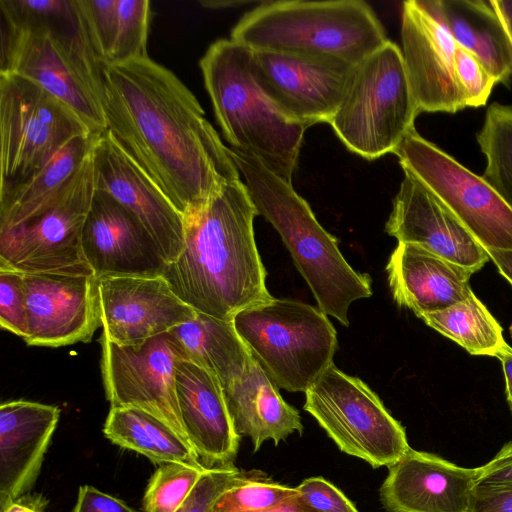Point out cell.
I'll return each instance as SVG.
<instances>
[{"instance_id":"cell-1","label":"cell","mask_w":512,"mask_h":512,"mask_svg":"<svg viewBox=\"0 0 512 512\" xmlns=\"http://www.w3.org/2000/svg\"><path fill=\"white\" fill-rule=\"evenodd\" d=\"M106 130L185 215L240 180L195 95L148 56L101 65Z\"/></svg>"},{"instance_id":"cell-2","label":"cell","mask_w":512,"mask_h":512,"mask_svg":"<svg viewBox=\"0 0 512 512\" xmlns=\"http://www.w3.org/2000/svg\"><path fill=\"white\" fill-rule=\"evenodd\" d=\"M257 215L241 179L183 215V249L162 276L185 304L231 321L239 311L272 298L254 238Z\"/></svg>"},{"instance_id":"cell-3","label":"cell","mask_w":512,"mask_h":512,"mask_svg":"<svg viewBox=\"0 0 512 512\" xmlns=\"http://www.w3.org/2000/svg\"><path fill=\"white\" fill-rule=\"evenodd\" d=\"M258 215L279 233L318 308L348 326L352 302L372 295L371 277L354 270L309 204L256 157L229 147Z\"/></svg>"},{"instance_id":"cell-4","label":"cell","mask_w":512,"mask_h":512,"mask_svg":"<svg viewBox=\"0 0 512 512\" xmlns=\"http://www.w3.org/2000/svg\"><path fill=\"white\" fill-rule=\"evenodd\" d=\"M252 51L229 39L200 60L216 120L230 147L250 154L292 184L306 125L287 116L257 81Z\"/></svg>"},{"instance_id":"cell-5","label":"cell","mask_w":512,"mask_h":512,"mask_svg":"<svg viewBox=\"0 0 512 512\" xmlns=\"http://www.w3.org/2000/svg\"><path fill=\"white\" fill-rule=\"evenodd\" d=\"M230 38L251 50L335 58L352 65L388 41L377 15L362 0L263 2L242 16Z\"/></svg>"},{"instance_id":"cell-6","label":"cell","mask_w":512,"mask_h":512,"mask_svg":"<svg viewBox=\"0 0 512 512\" xmlns=\"http://www.w3.org/2000/svg\"><path fill=\"white\" fill-rule=\"evenodd\" d=\"M231 321L248 352L279 388L305 393L333 364L336 330L318 307L272 297L239 311Z\"/></svg>"},{"instance_id":"cell-7","label":"cell","mask_w":512,"mask_h":512,"mask_svg":"<svg viewBox=\"0 0 512 512\" xmlns=\"http://www.w3.org/2000/svg\"><path fill=\"white\" fill-rule=\"evenodd\" d=\"M419 113L401 49L388 40L353 67L329 124L350 151L373 160L394 153Z\"/></svg>"},{"instance_id":"cell-8","label":"cell","mask_w":512,"mask_h":512,"mask_svg":"<svg viewBox=\"0 0 512 512\" xmlns=\"http://www.w3.org/2000/svg\"><path fill=\"white\" fill-rule=\"evenodd\" d=\"M1 47V71L18 74L44 88L71 108L91 133L106 131L102 64L84 21L75 28L5 27Z\"/></svg>"},{"instance_id":"cell-9","label":"cell","mask_w":512,"mask_h":512,"mask_svg":"<svg viewBox=\"0 0 512 512\" xmlns=\"http://www.w3.org/2000/svg\"><path fill=\"white\" fill-rule=\"evenodd\" d=\"M91 134L44 88L0 70V194L36 174L72 139Z\"/></svg>"},{"instance_id":"cell-10","label":"cell","mask_w":512,"mask_h":512,"mask_svg":"<svg viewBox=\"0 0 512 512\" xmlns=\"http://www.w3.org/2000/svg\"><path fill=\"white\" fill-rule=\"evenodd\" d=\"M94 191L91 151L51 205L0 231V269L23 274L94 275L81 243Z\"/></svg>"},{"instance_id":"cell-11","label":"cell","mask_w":512,"mask_h":512,"mask_svg":"<svg viewBox=\"0 0 512 512\" xmlns=\"http://www.w3.org/2000/svg\"><path fill=\"white\" fill-rule=\"evenodd\" d=\"M310 413L344 453L389 467L410 448L405 428L358 377L332 364L305 392Z\"/></svg>"},{"instance_id":"cell-12","label":"cell","mask_w":512,"mask_h":512,"mask_svg":"<svg viewBox=\"0 0 512 512\" xmlns=\"http://www.w3.org/2000/svg\"><path fill=\"white\" fill-rule=\"evenodd\" d=\"M485 249L512 250V207L482 177L460 164L416 129L394 151Z\"/></svg>"},{"instance_id":"cell-13","label":"cell","mask_w":512,"mask_h":512,"mask_svg":"<svg viewBox=\"0 0 512 512\" xmlns=\"http://www.w3.org/2000/svg\"><path fill=\"white\" fill-rule=\"evenodd\" d=\"M99 342L101 374L111 407L147 411L190 444L175 390L177 365L188 356L176 338L166 332L137 346H120L101 335Z\"/></svg>"},{"instance_id":"cell-14","label":"cell","mask_w":512,"mask_h":512,"mask_svg":"<svg viewBox=\"0 0 512 512\" xmlns=\"http://www.w3.org/2000/svg\"><path fill=\"white\" fill-rule=\"evenodd\" d=\"M401 53L419 112L456 113L466 108L455 73L456 42L439 0L402 4Z\"/></svg>"},{"instance_id":"cell-15","label":"cell","mask_w":512,"mask_h":512,"mask_svg":"<svg viewBox=\"0 0 512 512\" xmlns=\"http://www.w3.org/2000/svg\"><path fill=\"white\" fill-rule=\"evenodd\" d=\"M251 51L257 81L287 116L307 127L331 121L355 65L328 57Z\"/></svg>"},{"instance_id":"cell-16","label":"cell","mask_w":512,"mask_h":512,"mask_svg":"<svg viewBox=\"0 0 512 512\" xmlns=\"http://www.w3.org/2000/svg\"><path fill=\"white\" fill-rule=\"evenodd\" d=\"M30 346L61 347L90 342L102 327L95 275L24 274Z\"/></svg>"},{"instance_id":"cell-17","label":"cell","mask_w":512,"mask_h":512,"mask_svg":"<svg viewBox=\"0 0 512 512\" xmlns=\"http://www.w3.org/2000/svg\"><path fill=\"white\" fill-rule=\"evenodd\" d=\"M95 189L130 211L152 236L167 264L180 255L184 218L164 192L106 130L92 150Z\"/></svg>"},{"instance_id":"cell-18","label":"cell","mask_w":512,"mask_h":512,"mask_svg":"<svg viewBox=\"0 0 512 512\" xmlns=\"http://www.w3.org/2000/svg\"><path fill=\"white\" fill-rule=\"evenodd\" d=\"M102 334L120 346H137L196 315L163 276L98 279Z\"/></svg>"},{"instance_id":"cell-19","label":"cell","mask_w":512,"mask_h":512,"mask_svg":"<svg viewBox=\"0 0 512 512\" xmlns=\"http://www.w3.org/2000/svg\"><path fill=\"white\" fill-rule=\"evenodd\" d=\"M85 260L98 278L162 276L167 263L141 222L107 193L95 189L82 230Z\"/></svg>"},{"instance_id":"cell-20","label":"cell","mask_w":512,"mask_h":512,"mask_svg":"<svg viewBox=\"0 0 512 512\" xmlns=\"http://www.w3.org/2000/svg\"><path fill=\"white\" fill-rule=\"evenodd\" d=\"M403 172L385 231L398 243L420 246L472 273L479 271L490 260L487 251L418 179Z\"/></svg>"},{"instance_id":"cell-21","label":"cell","mask_w":512,"mask_h":512,"mask_svg":"<svg viewBox=\"0 0 512 512\" xmlns=\"http://www.w3.org/2000/svg\"><path fill=\"white\" fill-rule=\"evenodd\" d=\"M477 479L478 467L410 447L388 467L380 502L385 512H468Z\"/></svg>"},{"instance_id":"cell-22","label":"cell","mask_w":512,"mask_h":512,"mask_svg":"<svg viewBox=\"0 0 512 512\" xmlns=\"http://www.w3.org/2000/svg\"><path fill=\"white\" fill-rule=\"evenodd\" d=\"M175 390L185 432L201 463L207 468L233 465L241 436L218 378L184 359L176 368Z\"/></svg>"},{"instance_id":"cell-23","label":"cell","mask_w":512,"mask_h":512,"mask_svg":"<svg viewBox=\"0 0 512 512\" xmlns=\"http://www.w3.org/2000/svg\"><path fill=\"white\" fill-rule=\"evenodd\" d=\"M60 417L57 406L26 400L0 406V510L28 494Z\"/></svg>"},{"instance_id":"cell-24","label":"cell","mask_w":512,"mask_h":512,"mask_svg":"<svg viewBox=\"0 0 512 512\" xmlns=\"http://www.w3.org/2000/svg\"><path fill=\"white\" fill-rule=\"evenodd\" d=\"M394 301L419 317L468 298L472 272L420 246L398 243L386 265Z\"/></svg>"},{"instance_id":"cell-25","label":"cell","mask_w":512,"mask_h":512,"mask_svg":"<svg viewBox=\"0 0 512 512\" xmlns=\"http://www.w3.org/2000/svg\"><path fill=\"white\" fill-rule=\"evenodd\" d=\"M222 389L237 434L249 437L255 452L266 440L278 445L291 434L302 433L299 412L282 398L251 354L241 374Z\"/></svg>"},{"instance_id":"cell-26","label":"cell","mask_w":512,"mask_h":512,"mask_svg":"<svg viewBox=\"0 0 512 512\" xmlns=\"http://www.w3.org/2000/svg\"><path fill=\"white\" fill-rule=\"evenodd\" d=\"M444 21L457 45L474 54L494 77H512V44L490 0H439Z\"/></svg>"},{"instance_id":"cell-27","label":"cell","mask_w":512,"mask_h":512,"mask_svg":"<svg viewBox=\"0 0 512 512\" xmlns=\"http://www.w3.org/2000/svg\"><path fill=\"white\" fill-rule=\"evenodd\" d=\"M97 137L91 134L72 139L36 174L1 193L0 231L51 205L67 188L92 151Z\"/></svg>"},{"instance_id":"cell-28","label":"cell","mask_w":512,"mask_h":512,"mask_svg":"<svg viewBox=\"0 0 512 512\" xmlns=\"http://www.w3.org/2000/svg\"><path fill=\"white\" fill-rule=\"evenodd\" d=\"M103 432L112 443L135 451L155 464H202L193 447L171 426L138 408L111 407Z\"/></svg>"},{"instance_id":"cell-29","label":"cell","mask_w":512,"mask_h":512,"mask_svg":"<svg viewBox=\"0 0 512 512\" xmlns=\"http://www.w3.org/2000/svg\"><path fill=\"white\" fill-rule=\"evenodd\" d=\"M169 332L188 359L214 374L222 387L241 374L250 356L232 321L196 312L194 318Z\"/></svg>"},{"instance_id":"cell-30","label":"cell","mask_w":512,"mask_h":512,"mask_svg":"<svg viewBox=\"0 0 512 512\" xmlns=\"http://www.w3.org/2000/svg\"><path fill=\"white\" fill-rule=\"evenodd\" d=\"M419 318L472 355L495 357L506 343L499 322L474 292L463 301Z\"/></svg>"},{"instance_id":"cell-31","label":"cell","mask_w":512,"mask_h":512,"mask_svg":"<svg viewBox=\"0 0 512 512\" xmlns=\"http://www.w3.org/2000/svg\"><path fill=\"white\" fill-rule=\"evenodd\" d=\"M476 139L486 160L482 177L512 207V105L492 103Z\"/></svg>"},{"instance_id":"cell-32","label":"cell","mask_w":512,"mask_h":512,"mask_svg":"<svg viewBox=\"0 0 512 512\" xmlns=\"http://www.w3.org/2000/svg\"><path fill=\"white\" fill-rule=\"evenodd\" d=\"M3 26L75 28L83 24L78 0H0Z\"/></svg>"},{"instance_id":"cell-33","label":"cell","mask_w":512,"mask_h":512,"mask_svg":"<svg viewBox=\"0 0 512 512\" xmlns=\"http://www.w3.org/2000/svg\"><path fill=\"white\" fill-rule=\"evenodd\" d=\"M207 468L203 464L171 462L151 476L144 497L145 512H175Z\"/></svg>"},{"instance_id":"cell-34","label":"cell","mask_w":512,"mask_h":512,"mask_svg":"<svg viewBox=\"0 0 512 512\" xmlns=\"http://www.w3.org/2000/svg\"><path fill=\"white\" fill-rule=\"evenodd\" d=\"M151 18L150 1L117 0V31L107 63L148 56L146 46Z\"/></svg>"},{"instance_id":"cell-35","label":"cell","mask_w":512,"mask_h":512,"mask_svg":"<svg viewBox=\"0 0 512 512\" xmlns=\"http://www.w3.org/2000/svg\"><path fill=\"white\" fill-rule=\"evenodd\" d=\"M299 495L296 487L281 485L270 479L245 475L216 502L217 512H259L275 508Z\"/></svg>"},{"instance_id":"cell-36","label":"cell","mask_w":512,"mask_h":512,"mask_svg":"<svg viewBox=\"0 0 512 512\" xmlns=\"http://www.w3.org/2000/svg\"><path fill=\"white\" fill-rule=\"evenodd\" d=\"M84 25L101 64L108 62L117 31V0H78Z\"/></svg>"},{"instance_id":"cell-37","label":"cell","mask_w":512,"mask_h":512,"mask_svg":"<svg viewBox=\"0 0 512 512\" xmlns=\"http://www.w3.org/2000/svg\"><path fill=\"white\" fill-rule=\"evenodd\" d=\"M245 475L234 465L207 468L175 512H212L217 500Z\"/></svg>"},{"instance_id":"cell-38","label":"cell","mask_w":512,"mask_h":512,"mask_svg":"<svg viewBox=\"0 0 512 512\" xmlns=\"http://www.w3.org/2000/svg\"><path fill=\"white\" fill-rule=\"evenodd\" d=\"M455 73L466 107L486 105L496 81L474 54L459 45L455 51Z\"/></svg>"},{"instance_id":"cell-39","label":"cell","mask_w":512,"mask_h":512,"mask_svg":"<svg viewBox=\"0 0 512 512\" xmlns=\"http://www.w3.org/2000/svg\"><path fill=\"white\" fill-rule=\"evenodd\" d=\"M0 325L22 339L27 335L23 273L0 269Z\"/></svg>"},{"instance_id":"cell-40","label":"cell","mask_w":512,"mask_h":512,"mask_svg":"<svg viewBox=\"0 0 512 512\" xmlns=\"http://www.w3.org/2000/svg\"><path fill=\"white\" fill-rule=\"evenodd\" d=\"M296 488L300 499L318 512H359L341 490L322 477L304 479Z\"/></svg>"},{"instance_id":"cell-41","label":"cell","mask_w":512,"mask_h":512,"mask_svg":"<svg viewBox=\"0 0 512 512\" xmlns=\"http://www.w3.org/2000/svg\"><path fill=\"white\" fill-rule=\"evenodd\" d=\"M476 486L512 488V441L506 443L489 462L478 467Z\"/></svg>"},{"instance_id":"cell-42","label":"cell","mask_w":512,"mask_h":512,"mask_svg":"<svg viewBox=\"0 0 512 512\" xmlns=\"http://www.w3.org/2000/svg\"><path fill=\"white\" fill-rule=\"evenodd\" d=\"M72 512H139L123 500L104 493L91 485L79 487Z\"/></svg>"},{"instance_id":"cell-43","label":"cell","mask_w":512,"mask_h":512,"mask_svg":"<svg viewBox=\"0 0 512 512\" xmlns=\"http://www.w3.org/2000/svg\"><path fill=\"white\" fill-rule=\"evenodd\" d=\"M468 512H512V488L476 486Z\"/></svg>"},{"instance_id":"cell-44","label":"cell","mask_w":512,"mask_h":512,"mask_svg":"<svg viewBox=\"0 0 512 512\" xmlns=\"http://www.w3.org/2000/svg\"><path fill=\"white\" fill-rule=\"evenodd\" d=\"M46 501L41 495L25 494L8 503L1 512H45Z\"/></svg>"},{"instance_id":"cell-45","label":"cell","mask_w":512,"mask_h":512,"mask_svg":"<svg viewBox=\"0 0 512 512\" xmlns=\"http://www.w3.org/2000/svg\"><path fill=\"white\" fill-rule=\"evenodd\" d=\"M502 365L505 379V394L508 406L512 413V347L505 343L495 355Z\"/></svg>"},{"instance_id":"cell-46","label":"cell","mask_w":512,"mask_h":512,"mask_svg":"<svg viewBox=\"0 0 512 512\" xmlns=\"http://www.w3.org/2000/svg\"><path fill=\"white\" fill-rule=\"evenodd\" d=\"M490 260L496 265L498 272L512 286V250H486Z\"/></svg>"},{"instance_id":"cell-47","label":"cell","mask_w":512,"mask_h":512,"mask_svg":"<svg viewBox=\"0 0 512 512\" xmlns=\"http://www.w3.org/2000/svg\"><path fill=\"white\" fill-rule=\"evenodd\" d=\"M512 44V0H490Z\"/></svg>"},{"instance_id":"cell-48","label":"cell","mask_w":512,"mask_h":512,"mask_svg":"<svg viewBox=\"0 0 512 512\" xmlns=\"http://www.w3.org/2000/svg\"><path fill=\"white\" fill-rule=\"evenodd\" d=\"M212 512H217V511H212ZM259 512H318V511L309 507L306 503H304L300 499L299 495H297L295 497L288 499L287 501H285L284 503H282L281 505H279L275 508L264 510V511H259Z\"/></svg>"}]
</instances>
